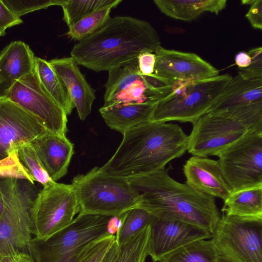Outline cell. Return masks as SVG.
I'll return each mask as SVG.
<instances>
[{
	"label": "cell",
	"mask_w": 262,
	"mask_h": 262,
	"mask_svg": "<svg viewBox=\"0 0 262 262\" xmlns=\"http://www.w3.org/2000/svg\"><path fill=\"white\" fill-rule=\"evenodd\" d=\"M150 225L119 246V255L114 262H146L149 256Z\"/></svg>",
	"instance_id": "f1b7e54d"
},
{
	"label": "cell",
	"mask_w": 262,
	"mask_h": 262,
	"mask_svg": "<svg viewBox=\"0 0 262 262\" xmlns=\"http://www.w3.org/2000/svg\"><path fill=\"white\" fill-rule=\"evenodd\" d=\"M146 90V85L141 77V79L137 80L126 89L118 94L108 103L103 106L146 101L147 100L145 96Z\"/></svg>",
	"instance_id": "836d02e7"
},
{
	"label": "cell",
	"mask_w": 262,
	"mask_h": 262,
	"mask_svg": "<svg viewBox=\"0 0 262 262\" xmlns=\"http://www.w3.org/2000/svg\"><path fill=\"white\" fill-rule=\"evenodd\" d=\"M187 138L177 124L148 122L126 131L114 155L99 168L127 178L163 169L185 154Z\"/></svg>",
	"instance_id": "3957f363"
},
{
	"label": "cell",
	"mask_w": 262,
	"mask_h": 262,
	"mask_svg": "<svg viewBox=\"0 0 262 262\" xmlns=\"http://www.w3.org/2000/svg\"><path fill=\"white\" fill-rule=\"evenodd\" d=\"M13 177L25 179L34 184V181L20 163L16 151L0 161V178Z\"/></svg>",
	"instance_id": "e575fe53"
},
{
	"label": "cell",
	"mask_w": 262,
	"mask_h": 262,
	"mask_svg": "<svg viewBox=\"0 0 262 262\" xmlns=\"http://www.w3.org/2000/svg\"><path fill=\"white\" fill-rule=\"evenodd\" d=\"M183 170L185 183L201 193L224 201L232 193L217 161L193 156L186 161Z\"/></svg>",
	"instance_id": "2e32d148"
},
{
	"label": "cell",
	"mask_w": 262,
	"mask_h": 262,
	"mask_svg": "<svg viewBox=\"0 0 262 262\" xmlns=\"http://www.w3.org/2000/svg\"><path fill=\"white\" fill-rule=\"evenodd\" d=\"M217 262H237L235 260L231 258V257L217 252Z\"/></svg>",
	"instance_id": "ee69618b"
},
{
	"label": "cell",
	"mask_w": 262,
	"mask_h": 262,
	"mask_svg": "<svg viewBox=\"0 0 262 262\" xmlns=\"http://www.w3.org/2000/svg\"><path fill=\"white\" fill-rule=\"evenodd\" d=\"M187 150L193 156H216L249 132L237 118L226 112L207 113L192 123Z\"/></svg>",
	"instance_id": "8fae6325"
},
{
	"label": "cell",
	"mask_w": 262,
	"mask_h": 262,
	"mask_svg": "<svg viewBox=\"0 0 262 262\" xmlns=\"http://www.w3.org/2000/svg\"><path fill=\"white\" fill-rule=\"evenodd\" d=\"M34 72L43 89L63 108L67 115L75 107L68 91L49 61L35 57Z\"/></svg>",
	"instance_id": "603a6c76"
},
{
	"label": "cell",
	"mask_w": 262,
	"mask_h": 262,
	"mask_svg": "<svg viewBox=\"0 0 262 262\" xmlns=\"http://www.w3.org/2000/svg\"><path fill=\"white\" fill-rule=\"evenodd\" d=\"M141 78L137 60L109 71L105 85L104 105Z\"/></svg>",
	"instance_id": "484cf974"
},
{
	"label": "cell",
	"mask_w": 262,
	"mask_h": 262,
	"mask_svg": "<svg viewBox=\"0 0 262 262\" xmlns=\"http://www.w3.org/2000/svg\"><path fill=\"white\" fill-rule=\"evenodd\" d=\"M3 3L17 17L36 10L58 5L61 6L66 0H2Z\"/></svg>",
	"instance_id": "d6a6232c"
},
{
	"label": "cell",
	"mask_w": 262,
	"mask_h": 262,
	"mask_svg": "<svg viewBox=\"0 0 262 262\" xmlns=\"http://www.w3.org/2000/svg\"><path fill=\"white\" fill-rule=\"evenodd\" d=\"M113 216L78 214L67 227L45 238H32L30 249L36 262H77L91 242L111 234Z\"/></svg>",
	"instance_id": "52a82bcc"
},
{
	"label": "cell",
	"mask_w": 262,
	"mask_h": 262,
	"mask_svg": "<svg viewBox=\"0 0 262 262\" xmlns=\"http://www.w3.org/2000/svg\"><path fill=\"white\" fill-rule=\"evenodd\" d=\"M117 0H66L61 7L63 19L68 27L101 8L116 3Z\"/></svg>",
	"instance_id": "f546056e"
},
{
	"label": "cell",
	"mask_w": 262,
	"mask_h": 262,
	"mask_svg": "<svg viewBox=\"0 0 262 262\" xmlns=\"http://www.w3.org/2000/svg\"><path fill=\"white\" fill-rule=\"evenodd\" d=\"M255 0H243L241 3L243 5H251L254 3Z\"/></svg>",
	"instance_id": "bcb514c9"
},
{
	"label": "cell",
	"mask_w": 262,
	"mask_h": 262,
	"mask_svg": "<svg viewBox=\"0 0 262 262\" xmlns=\"http://www.w3.org/2000/svg\"><path fill=\"white\" fill-rule=\"evenodd\" d=\"M211 239L217 252L237 262H262V219L222 213Z\"/></svg>",
	"instance_id": "30bf717a"
},
{
	"label": "cell",
	"mask_w": 262,
	"mask_h": 262,
	"mask_svg": "<svg viewBox=\"0 0 262 262\" xmlns=\"http://www.w3.org/2000/svg\"><path fill=\"white\" fill-rule=\"evenodd\" d=\"M170 168L127 178L141 195L137 207L158 219L184 222L212 234L221 215L214 198L175 181Z\"/></svg>",
	"instance_id": "6da1fadb"
},
{
	"label": "cell",
	"mask_w": 262,
	"mask_h": 262,
	"mask_svg": "<svg viewBox=\"0 0 262 262\" xmlns=\"http://www.w3.org/2000/svg\"><path fill=\"white\" fill-rule=\"evenodd\" d=\"M159 10L172 18L191 21L202 13L218 15L227 5V0H154Z\"/></svg>",
	"instance_id": "7402d4cb"
},
{
	"label": "cell",
	"mask_w": 262,
	"mask_h": 262,
	"mask_svg": "<svg viewBox=\"0 0 262 262\" xmlns=\"http://www.w3.org/2000/svg\"><path fill=\"white\" fill-rule=\"evenodd\" d=\"M49 62L66 85L80 119L84 120L91 112L95 90L72 57L54 58Z\"/></svg>",
	"instance_id": "ac0fdd59"
},
{
	"label": "cell",
	"mask_w": 262,
	"mask_h": 262,
	"mask_svg": "<svg viewBox=\"0 0 262 262\" xmlns=\"http://www.w3.org/2000/svg\"><path fill=\"white\" fill-rule=\"evenodd\" d=\"M120 251L119 246L115 241L104 256L101 262H114Z\"/></svg>",
	"instance_id": "60d3db41"
},
{
	"label": "cell",
	"mask_w": 262,
	"mask_h": 262,
	"mask_svg": "<svg viewBox=\"0 0 262 262\" xmlns=\"http://www.w3.org/2000/svg\"><path fill=\"white\" fill-rule=\"evenodd\" d=\"M217 253L212 239H201L183 246L159 262H217Z\"/></svg>",
	"instance_id": "d4e9b609"
},
{
	"label": "cell",
	"mask_w": 262,
	"mask_h": 262,
	"mask_svg": "<svg viewBox=\"0 0 262 262\" xmlns=\"http://www.w3.org/2000/svg\"><path fill=\"white\" fill-rule=\"evenodd\" d=\"M121 2V0H117L114 4L96 10L69 27L68 37L80 41L93 34L109 20L111 10Z\"/></svg>",
	"instance_id": "4316f807"
},
{
	"label": "cell",
	"mask_w": 262,
	"mask_h": 262,
	"mask_svg": "<svg viewBox=\"0 0 262 262\" xmlns=\"http://www.w3.org/2000/svg\"><path fill=\"white\" fill-rule=\"evenodd\" d=\"M16 262H34V260L30 254L19 252L16 255Z\"/></svg>",
	"instance_id": "b9f144b4"
},
{
	"label": "cell",
	"mask_w": 262,
	"mask_h": 262,
	"mask_svg": "<svg viewBox=\"0 0 262 262\" xmlns=\"http://www.w3.org/2000/svg\"><path fill=\"white\" fill-rule=\"evenodd\" d=\"M156 59V54L153 52H146L138 56V68L142 76L149 77L154 74Z\"/></svg>",
	"instance_id": "8d00e7d4"
},
{
	"label": "cell",
	"mask_w": 262,
	"mask_h": 262,
	"mask_svg": "<svg viewBox=\"0 0 262 262\" xmlns=\"http://www.w3.org/2000/svg\"><path fill=\"white\" fill-rule=\"evenodd\" d=\"M154 73L147 77L154 89L170 86L178 80H201L219 75V71L195 53L166 49L159 46Z\"/></svg>",
	"instance_id": "4fadbf2b"
},
{
	"label": "cell",
	"mask_w": 262,
	"mask_h": 262,
	"mask_svg": "<svg viewBox=\"0 0 262 262\" xmlns=\"http://www.w3.org/2000/svg\"><path fill=\"white\" fill-rule=\"evenodd\" d=\"M156 101L102 106L99 112L107 125L123 135L126 131L151 121Z\"/></svg>",
	"instance_id": "ffe728a7"
},
{
	"label": "cell",
	"mask_w": 262,
	"mask_h": 262,
	"mask_svg": "<svg viewBox=\"0 0 262 262\" xmlns=\"http://www.w3.org/2000/svg\"><path fill=\"white\" fill-rule=\"evenodd\" d=\"M22 23V19L15 16L3 3L2 0H0V31L5 33L7 28Z\"/></svg>",
	"instance_id": "74e56055"
},
{
	"label": "cell",
	"mask_w": 262,
	"mask_h": 262,
	"mask_svg": "<svg viewBox=\"0 0 262 262\" xmlns=\"http://www.w3.org/2000/svg\"><path fill=\"white\" fill-rule=\"evenodd\" d=\"M35 56L30 47L14 41L0 52V97H4L13 84L34 71Z\"/></svg>",
	"instance_id": "d6986e66"
},
{
	"label": "cell",
	"mask_w": 262,
	"mask_h": 262,
	"mask_svg": "<svg viewBox=\"0 0 262 262\" xmlns=\"http://www.w3.org/2000/svg\"><path fill=\"white\" fill-rule=\"evenodd\" d=\"M4 97L40 119L50 132L66 136L68 115L41 87L34 71L17 80Z\"/></svg>",
	"instance_id": "7c38bea8"
},
{
	"label": "cell",
	"mask_w": 262,
	"mask_h": 262,
	"mask_svg": "<svg viewBox=\"0 0 262 262\" xmlns=\"http://www.w3.org/2000/svg\"><path fill=\"white\" fill-rule=\"evenodd\" d=\"M217 156L232 192L262 186V133H247Z\"/></svg>",
	"instance_id": "9c48e42d"
},
{
	"label": "cell",
	"mask_w": 262,
	"mask_h": 262,
	"mask_svg": "<svg viewBox=\"0 0 262 262\" xmlns=\"http://www.w3.org/2000/svg\"><path fill=\"white\" fill-rule=\"evenodd\" d=\"M47 132L38 117L8 98L0 97V161Z\"/></svg>",
	"instance_id": "5bb4252c"
},
{
	"label": "cell",
	"mask_w": 262,
	"mask_h": 262,
	"mask_svg": "<svg viewBox=\"0 0 262 262\" xmlns=\"http://www.w3.org/2000/svg\"><path fill=\"white\" fill-rule=\"evenodd\" d=\"M5 35V33L2 32V31H0V37L1 36H4Z\"/></svg>",
	"instance_id": "7dc6e473"
},
{
	"label": "cell",
	"mask_w": 262,
	"mask_h": 262,
	"mask_svg": "<svg viewBox=\"0 0 262 262\" xmlns=\"http://www.w3.org/2000/svg\"><path fill=\"white\" fill-rule=\"evenodd\" d=\"M248 53L251 57V63L246 68H238V74L246 79L262 78L261 47L252 49Z\"/></svg>",
	"instance_id": "d590c367"
},
{
	"label": "cell",
	"mask_w": 262,
	"mask_h": 262,
	"mask_svg": "<svg viewBox=\"0 0 262 262\" xmlns=\"http://www.w3.org/2000/svg\"><path fill=\"white\" fill-rule=\"evenodd\" d=\"M4 206V200L2 192V190L0 187V215L2 213L3 209Z\"/></svg>",
	"instance_id": "f6af8a7d"
},
{
	"label": "cell",
	"mask_w": 262,
	"mask_h": 262,
	"mask_svg": "<svg viewBox=\"0 0 262 262\" xmlns=\"http://www.w3.org/2000/svg\"><path fill=\"white\" fill-rule=\"evenodd\" d=\"M16 255L0 254V262H16Z\"/></svg>",
	"instance_id": "7bdbcfd3"
},
{
	"label": "cell",
	"mask_w": 262,
	"mask_h": 262,
	"mask_svg": "<svg viewBox=\"0 0 262 262\" xmlns=\"http://www.w3.org/2000/svg\"><path fill=\"white\" fill-rule=\"evenodd\" d=\"M235 62L238 68H245L250 64L251 57L248 52L242 51L236 55Z\"/></svg>",
	"instance_id": "ab89813d"
},
{
	"label": "cell",
	"mask_w": 262,
	"mask_h": 262,
	"mask_svg": "<svg viewBox=\"0 0 262 262\" xmlns=\"http://www.w3.org/2000/svg\"><path fill=\"white\" fill-rule=\"evenodd\" d=\"M71 184L79 214L119 217L137 207L141 200L140 194L127 178L106 173L98 167L76 176Z\"/></svg>",
	"instance_id": "5b68a950"
},
{
	"label": "cell",
	"mask_w": 262,
	"mask_h": 262,
	"mask_svg": "<svg viewBox=\"0 0 262 262\" xmlns=\"http://www.w3.org/2000/svg\"><path fill=\"white\" fill-rule=\"evenodd\" d=\"M224 201L225 214L262 219V186L233 192Z\"/></svg>",
	"instance_id": "cb8c5ba5"
},
{
	"label": "cell",
	"mask_w": 262,
	"mask_h": 262,
	"mask_svg": "<svg viewBox=\"0 0 262 262\" xmlns=\"http://www.w3.org/2000/svg\"><path fill=\"white\" fill-rule=\"evenodd\" d=\"M159 46L158 33L148 22L115 16L76 43L70 54L78 65L97 72H108L137 60L142 53H155Z\"/></svg>",
	"instance_id": "7a4b0ae2"
},
{
	"label": "cell",
	"mask_w": 262,
	"mask_h": 262,
	"mask_svg": "<svg viewBox=\"0 0 262 262\" xmlns=\"http://www.w3.org/2000/svg\"><path fill=\"white\" fill-rule=\"evenodd\" d=\"M251 26L256 29H262V0H255L245 15Z\"/></svg>",
	"instance_id": "f35d334b"
},
{
	"label": "cell",
	"mask_w": 262,
	"mask_h": 262,
	"mask_svg": "<svg viewBox=\"0 0 262 262\" xmlns=\"http://www.w3.org/2000/svg\"><path fill=\"white\" fill-rule=\"evenodd\" d=\"M115 241V235L108 234L91 242L84 248L77 262H101Z\"/></svg>",
	"instance_id": "1f68e13d"
},
{
	"label": "cell",
	"mask_w": 262,
	"mask_h": 262,
	"mask_svg": "<svg viewBox=\"0 0 262 262\" xmlns=\"http://www.w3.org/2000/svg\"><path fill=\"white\" fill-rule=\"evenodd\" d=\"M117 217L120 224L115 235L116 241L120 246L147 225H150L156 217L142 208L135 207Z\"/></svg>",
	"instance_id": "83f0119b"
},
{
	"label": "cell",
	"mask_w": 262,
	"mask_h": 262,
	"mask_svg": "<svg viewBox=\"0 0 262 262\" xmlns=\"http://www.w3.org/2000/svg\"><path fill=\"white\" fill-rule=\"evenodd\" d=\"M16 151L20 163L34 182L44 186L52 180L43 169L31 143L21 145Z\"/></svg>",
	"instance_id": "4dcf8cb0"
},
{
	"label": "cell",
	"mask_w": 262,
	"mask_h": 262,
	"mask_svg": "<svg viewBox=\"0 0 262 262\" xmlns=\"http://www.w3.org/2000/svg\"><path fill=\"white\" fill-rule=\"evenodd\" d=\"M31 144L52 181L56 182L66 174L74 154V146L66 136L47 132L35 138Z\"/></svg>",
	"instance_id": "e0dca14e"
},
{
	"label": "cell",
	"mask_w": 262,
	"mask_h": 262,
	"mask_svg": "<svg viewBox=\"0 0 262 262\" xmlns=\"http://www.w3.org/2000/svg\"><path fill=\"white\" fill-rule=\"evenodd\" d=\"M262 103V78L246 79L237 74L208 113H217Z\"/></svg>",
	"instance_id": "44dd1931"
},
{
	"label": "cell",
	"mask_w": 262,
	"mask_h": 262,
	"mask_svg": "<svg viewBox=\"0 0 262 262\" xmlns=\"http://www.w3.org/2000/svg\"><path fill=\"white\" fill-rule=\"evenodd\" d=\"M33 185L16 177L0 178L4 200L0 215V254L24 252L31 255V208L37 195Z\"/></svg>",
	"instance_id": "8992f818"
},
{
	"label": "cell",
	"mask_w": 262,
	"mask_h": 262,
	"mask_svg": "<svg viewBox=\"0 0 262 262\" xmlns=\"http://www.w3.org/2000/svg\"><path fill=\"white\" fill-rule=\"evenodd\" d=\"M232 77L225 74L201 80H178L165 86L156 101L151 121L192 124L208 112Z\"/></svg>",
	"instance_id": "277c9868"
},
{
	"label": "cell",
	"mask_w": 262,
	"mask_h": 262,
	"mask_svg": "<svg viewBox=\"0 0 262 262\" xmlns=\"http://www.w3.org/2000/svg\"><path fill=\"white\" fill-rule=\"evenodd\" d=\"M79 210L72 185L51 180L34 200L30 232L38 238L48 237L69 226Z\"/></svg>",
	"instance_id": "ba28073f"
},
{
	"label": "cell",
	"mask_w": 262,
	"mask_h": 262,
	"mask_svg": "<svg viewBox=\"0 0 262 262\" xmlns=\"http://www.w3.org/2000/svg\"><path fill=\"white\" fill-rule=\"evenodd\" d=\"M211 237L207 231L186 223L155 217L150 224L149 256L152 262H159L183 246Z\"/></svg>",
	"instance_id": "9a60e30c"
}]
</instances>
